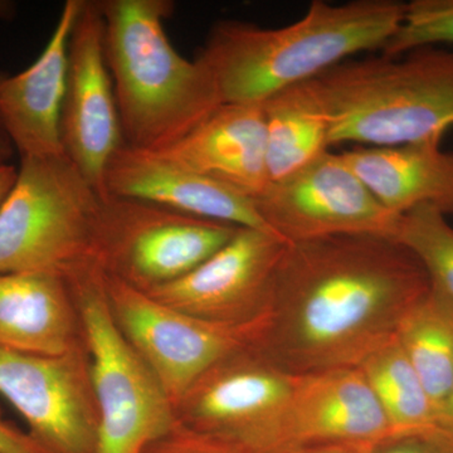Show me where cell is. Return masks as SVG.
I'll list each match as a JSON object with an SVG mask.
<instances>
[{"instance_id": "30bf717a", "label": "cell", "mask_w": 453, "mask_h": 453, "mask_svg": "<svg viewBox=\"0 0 453 453\" xmlns=\"http://www.w3.org/2000/svg\"><path fill=\"white\" fill-rule=\"evenodd\" d=\"M268 228L285 242L334 235L395 237L401 216L387 210L342 154L326 151L255 198Z\"/></svg>"}, {"instance_id": "4fadbf2b", "label": "cell", "mask_w": 453, "mask_h": 453, "mask_svg": "<svg viewBox=\"0 0 453 453\" xmlns=\"http://www.w3.org/2000/svg\"><path fill=\"white\" fill-rule=\"evenodd\" d=\"M286 243L273 232L240 228L192 273L144 291L170 308L205 320L251 323L266 311Z\"/></svg>"}, {"instance_id": "cb8c5ba5", "label": "cell", "mask_w": 453, "mask_h": 453, "mask_svg": "<svg viewBox=\"0 0 453 453\" xmlns=\"http://www.w3.org/2000/svg\"><path fill=\"white\" fill-rule=\"evenodd\" d=\"M441 43L453 44V0H413L381 56L395 58Z\"/></svg>"}, {"instance_id": "5b68a950", "label": "cell", "mask_w": 453, "mask_h": 453, "mask_svg": "<svg viewBox=\"0 0 453 453\" xmlns=\"http://www.w3.org/2000/svg\"><path fill=\"white\" fill-rule=\"evenodd\" d=\"M104 198L65 155L20 159L0 207V273L65 279L98 258Z\"/></svg>"}, {"instance_id": "4dcf8cb0", "label": "cell", "mask_w": 453, "mask_h": 453, "mask_svg": "<svg viewBox=\"0 0 453 453\" xmlns=\"http://www.w3.org/2000/svg\"><path fill=\"white\" fill-rule=\"evenodd\" d=\"M14 151L16 150H14L11 139L8 138L7 133L0 124V164H7L8 160L13 157Z\"/></svg>"}, {"instance_id": "3957f363", "label": "cell", "mask_w": 453, "mask_h": 453, "mask_svg": "<svg viewBox=\"0 0 453 453\" xmlns=\"http://www.w3.org/2000/svg\"><path fill=\"white\" fill-rule=\"evenodd\" d=\"M105 55L124 144L162 151L222 103L204 65L170 43L169 0H101Z\"/></svg>"}, {"instance_id": "5bb4252c", "label": "cell", "mask_w": 453, "mask_h": 453, "mask_svg": "<svg viewBox=\"0 0 453 453\" xmlns=\"http://www.w3.org/2000/svg\"><path fill=\"white\" fill-rule=\"evenodd\" d=\"M392 434L362 371L329 369L294 375L276 451L305 443L374 446Z\"/></svg>"}, {"instance_id": "9c48e42d", "label": "cell", "mask_w": 453, "mask_h": 453, "mask_svg": "<svg viewBox=\"0 0 453 453\" xmlns=\"http://www.w3.org/2000/svg\"><path fill=\"white\" fill-rule=\"evenodd\" d=\"M294 375L246 349L220 360L175 404L177 421L238 453H273L290 401Z\"/></svg>"}, {"instance_id": "f546056e", "label": "cell", "mask_w": 453, "mask_h": 453, "mask_svg": "<svg viewBox=\"0 0 453 453\" xmlns=\"http://www.w3.org/2000/svg\"><path fill=\"white\" fill-rule=\"evenodd\" d=\"M438 425L453 431V381L445 403L441 407L440 414H438Z\"/></svg>"}, {"instance_id": "83f0119b", "label": "cell", "mask_w": 453, "mask_h": 453, "mask_svg": "<svg viewBox=\"0 0 453 453\" xmlns=\"http://www.w3.org/2000/svg\"><path fill=\"white\" fill-rule=\"evenodd\" d=\"M374 446L349 445V443H305V445L285 447L273 453H372Z\"/></svg>"}, {"instance_id": "7a4b0ae2", "label": "cell", "mask_w": 453, "mask_h": 453, "mask_svg": "<svg viewBox=\"0 0 453 453\" xmlns=\"http://www.w3.org/2000/svg\"><path fill=\"white\" fill-rule=\"evenodd\" d=\"M404 9L392 0L314 2L305 16L281 28L226 20L211 29L196 59L213 80L222 105L262 104L348 57L383 49Z\"/></svg>"}, {"instance_id": "52a82bcc", "label": "cell", "mask_w": 453, "mask_h": 453, "mask_svg": "<svg viewBox=\"0 0 453 453\" xmlns=\"http://www.w3.org/2000/svg\"><path fill=\"white\" fill-rule=\"evenodd\" d=\"M238 229L155 203L109 196L101 214L98 258L110 275L148 290L192 273Z\"/></svg>"}, {"instance_id": "277c9868", "label": "cell", "mask_w": 453, "mask_h": 453, "mask_svg": "<svg viewBox=\"0 0 453 453\" xmlns=\"http://www.w3.org/2000/svg\"><path fill=\"white\" fill-rule=\"evenodd\" d=\"M330 121V145L441 142L453 127V52L342 62L314 79Z\"/></svg>"}, {"instance_id": "ba28073f", "label": "cell", "mask_w": 453, "mask_h": 453, "mask_svg": "<svg viewBox=\"0 0 453 453\" xmlns=\"http://www.w3.org/2000/svg\"><path fill=\"white\" fill-rule=\"evenodd\" d=\"M105 290L116 324L153 371L174 410L208 369L257 342L262 316L244 324L205 320L170 308L106 271Z\"/></svg>"}, {"instance_id": "7c38bea8", "label": "cell", "mask_w": 453, "mask_h": 453, "mask_svg": "<svg viewBox=\"0 0 453 453\" xmlns=\"http://www.w3.org/2000/svg\"><path fill=\"white\" fill-rule=\"evenodd\" d=\"M61 133L65 157L106 199L107 166L124 139L98 2L82 0L71 32Z\"/></svg>"}, {"instance_id": "ffe728a7", "label": "cell", "mask_w": 453, "mask_h": 453, "mask_svg": "<svg viewBox=\"0 0 453 453\" xmlns=\"http://www.w3.org/2000/svg\"><path fill=\"white\" fill-rule=\"evenodd\" d=\"M262 104L270 183L299 172L329 151V116L314 79L282 89Z\"/></svg>"}, {"instance_id": "ac0fdd59", "label": "cell", "mask_w": 453, "mask_h": 453, "mask_svg": "<svg viewBox=\"0 0 453 453\" xmlns=\"http://www.w3.org/2000/svg\"><path fill=\"white\" fill-rule=\"evenodd\" d=\"M441 142L357 146L342 153L387 210L402 216L422 205L453 213V151Z\"/></svg>"}, {"instance_id": "d4e9b609", "label": "cell", "mask_w": 453, "mask_h": 453, "mask_svg": "<svg viewBox=\"0 0 453 453\" xmlns=\"http://www.w3.org/2000/svg\"><path fill=\"white\" fill-rule=\"evenodd\" d=\"M372 453H453V431L438 425L412 434H392L372 447Z\"/></svg>"}, {"instance_id": "d6986e66", "label": "cell", "mask_w": 453, "mask_h": 453, "mask_svg": "<svg viewBox=\"0 0 453 453\" xmlns=\"http://www.w3.org/2000/svg\"><path fill=\"white\" fill-rule=\"evenodd\" d=\"M68 288L55 273H0V347L50 357L74 350Z\"/></svg>"}, {"instance_id": "603a6c76", "label": "cell", "mask_w": 453, "mask_h": 453, "mask_svg": "<svg viewBox=\"0 0 453 453\" xmlns=\"http://www.w3.org/2000/svg\"><path fill=\"white\" fill-rule=\"evenodd\" d=\"M393 240L418 259L431 288L453 303V226L446 214L432 205L414 208L402 214Z\"/></svg>"}, {"instance_id": "2e32d148", "label": "cell", "mask_w": 453, "mask_h": 453, "mask_svg": "<svg viewBox=\"0 0 453 453\" xmlns=\"http://www.w3.org/2000/svg\"><path fill=\"white\" fill-rule=\"evenodd\" d=\"M82 0H67L46 49L23 73L0 74V124L14 150L26 157L65 154L62 106L68 43Z\"/></svg>"}, {"instance_id": "f1b7e54d", "label": "cell", "mask_w": 453, "mask_h": 453, "mask_svg": "<svg viewBox=\"0 0 453 453\" xmlns=\"http://www.w3.org/2000/svg\"><path fill=\"white\" fill-rule=\"evenodd\" d=\"M18 169L11 164H0V207L16 183Z\"/></svg>"}, {"instance_id": "44dd1931", "label": "cell", "mask_w": 453, "mask_h": 453, "mask_svg": "<svg viewBox=\"0 0 453 453\" xmlns=\"http://www.w3.org/2000/svg\"><path fill=\"white\" fill-rule=\"evenodd\" d=\"M395 338L440 414L453 381V303L429 288L405 314Z\"/></svg>"}, {"instance_id": "8fae6325", "label": "cell", "mask_w": 453, "mask_h": 453, "mask_svg": "<svg viewBox=\"0 0 453 453\" xmlns=\"http://www.w3.org/2000/svg\"><path fill=\"white\" fill-rule=\"evenodd\" d=\"M0 395L47 452L96 451V402L79 348L50 357L0 347Z\"/></svg>"}, {"instance_id": "4316f807", "label": "cell", "mask_w": 453, "mask_h": 453, "mask_svg": "<svg viewBox=\"0 0 453 453\" xmlns=\"http://www.w3.org/2000/svg\"><path fill=\"white\" fill-rule=\"evenodd\" d=\"M0 453H49L28 432L12 425L0 413Z\"/></svg>"}, {"instance_id": "e0dca14e", "label": "cell", "mask_w": 453, "mask_h": 453, "mask_svg": "<svg viewBox=\"0 0 453 453\" xmlns=\"http://www.w3.org/2000/svg\"><path fill=\"white\" fill-rule=\"evenodd\" d=\"M264 104H223L162 151L169 160L257 198L268 186Z\"/></svg>"}, {"instance_id": "9a60e30c", "label": "cell", "mask_w": 453, "mask_h": 453, "mask_svg": "<svg viewBox=\"0 0 453 453\" xmlns=\"http://www.w3.org/2000/svg\"><path fill=\"white\" fill-rule=\"evenodd\" d=\"M105 188L106 198L140 199L199 219L273 232L251 196L154 151L122 144L107 166Z\"/></svg>"}, {"instance_id": "484cf974", "label": "cell", "mask_w": 453, "mask_h": 453, "mask_svg": "<svg viewBox=\"0 0 453 453\" xmlns=\"http://www.w3.org/2000/svg\"><path fill=\"white\" fill-rule=\"evenodd\" d=\"M145 453H238L232 447L192 431L177 422L165 436L157 440Z\"/></svg>"}, {"instance_id": "7402d4cb", "label": "cell", "mask_w": 453, "mask_h": 453, "mask_svg": "<svg viewBox=\"0 0 453 453\" xmlns=\"http://www.w3.org/2000/svg\"><path fill=\"white\" fill-rule=\"evenodd\" d=\"M357 368L377 396L393 434L438 426L436 407L396 338L377 349Z\"/></svg>"}, {"instance_id": "8992f818", "label": "cell", "mask_w": 453, "mask_h": 453, "mask_svg": "<svg viewBox=\"0 0 453 453\" xmlns=\"http://www.w3.org/2000/svg\"><path fill=\"white\" fill-rule=\"evenodd\" d=\"M67 281L81 297V320L97 408L95 453H145L177 425L174 405L116 324L105 271L92 265Z\"/></svg>"}, {"instance_id": "6da1fadb", "label": "cell", "mask_w": 453, "mask_h": 453, "mask_svg": "<svg viewBox=\"0 0 453 453\" xmlns=\"http://www.w3.org/2000/svg\"><path fill=\"white\" fill-rule=\"evenodd\" d=\"M429 288L418 259L393 238L286 243L253 349L292 375L357 368Z\"/></svg>"}]
</instances>
